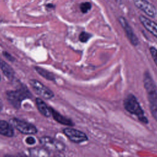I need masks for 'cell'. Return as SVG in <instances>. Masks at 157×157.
Segmentation results:
<instances>
[{
	"mask_svg": "<svg viewBox=\"0 0 157 157\" xmlns=\"http://www.w3.org/2000/svg\"><path fill=\"white\" fill-rule=\"evenodd\" d=\"M144 83L148 95L151 113L155 120L157 121V88L148 72H146L144 75Z\"/></svg>",
	"mask_w": 157,
	"mask_h": 157,
	"instance_id": "cell-1",
	"label": "cell"
},
{
	"mask_svg": "<svg viewBox=\"0 0 157 157\" xmlns=\"http://www.w3.org/2000/svg\"><path fill=\"white\" fill-rule=\"evenodd\" d=\"M123 105L124 109L128 112L135 115L141 122L145 124L148 123V119L145 116L144 110L134 95L132 94H128L123 101Z\"/></svg>",
	"mask_w": 157,
	"mask_h": 157,
	"instance_id": "cell-2",
	"label": "cell"
},
{
	"mask_svg": "<svg viewBox=\"0 0 157 157\" xmlns=\"http://www.w3.org/2000/svg\"><path fill=\"white\" fill-rule=\"evenodd\" d=\"M6 95L9 102L16 109L20 107L21 101L31 96L29 91L24 88H21L16 91H8L6 92Z\"/></svg>",
	"mask_w": 157,
	"mask_h": 157,
	"instance_id": "cell-3",
	"label": "cell"
},
{
	"mask_svg": "<svg viewBox=\"0 0 157 157\" xmlns=\"http://www.w3.org/2000/svg\"><path fill=\"white\" fill-rule=\"evenodd\" d=\"M10 123L23 134H34L37 132V128L33 124L18 118H13L10 119Z\"/></svg>",
	"mask_w": 157,
	"mask_h": 157,
	"instance_id": "cell-4",
	"label": "cell"
},
{
	"mask_svg": "<svg viewBox=\"0 0 157 157\" xmlns=\"http://www.w3.org/2000/svg\"><path fill=\"white\" fill-rule=\"evenodd\" d=\"M39 141L42 146L47 148L48 150L61 151H63L65 148L64 144L63 142L48 136L40 137Z\"/></svg>",
	"mask_w": 157,
	"mask_h": 157,
	"instance_id": "cell-5",
	"label": "cell"
},
{
	"mask_svg": "<svg viewBox=\"0 0 157 157\" xmlns=\"http://www.w3.org/2000/svg\"><path fill=\"white\" fill-rule=\"evenodd\" d=\"M29 83L34 92L42 98L45 99H50L54 96L53 92L39 81L32 79L29 81Z\"/></svg>",
	"mask_w": 157,
	"mask_h": 157,
	"instance_id": "cell-6",
	"label": "cell"
},
{
	"mask_svg": "<svg viewBox=\"0 0 157 157\" xmlns=\"http://www.w3.org/2000/svg\"><path fill=\"white\" fill-rule=\"evenodd\" d=\"M134 5L150 17H155L157 10L155 6L148 0H132Z\"/></svg>",
	"mask_w": 157,
	"mask_h": 157,
	"instance_id": "cell-7",
	"label": "cell"
},
{
	"mask_svg": "<svg viewBox=\"0 0 157 157\" xmlns=\"http://www.w3.org/2000/svg\"><path fill=\"white\" fill-rule=\"evenodd\" d=\"M63 132L70 140L74 143H81L88 140L87 136L83 132L77 129L67 128L63 129Z\"/></svg>",
	"mask_w": 157,
	"mask_h": 157,
	"instance_id": "cell-8",
	"label": "cell"
},
{
	"mask_svg": "<svg viewBox=\"0 0 157 157\" xmlns=\"http://www.w3.org/2000/svg\"><path fill=\"white\" fill-rule=\"evenodd\" d=\"M118 20H119V22L121 24V26L123 28L129 42L132 44V45H135V46L137 45L139 43L138 39L136 37V36L135 35V34H134L133 30L132 29L131 27L130 26V25L128 24V23L125 20V18L124 17H119Z\"/></svg>",
	"mask_w": 157,
	"mask_h": 157,
	"instance_id": "cell-9",
	"label": "cell"
},
{
	"mask_svg": "<svg viewBox=\"0 0 157 157\" xmlns=\"http://www.w3.org/2000/svg\"><path fill=\"white\" fill-rule=\"evenodd\" d=\"M139 20L143 26L147 31L151 33L153 36L157 37V23L145 16L140 15L139 17Z\"/></svg>",
	"mask_w": 157,
	"mask_h": 157,
	"instance_id": "cell-10",
	"label": "cell"
},
{
	"mask_svg": "<svg viewBox=\"0 0 157 157\" xmlns=\"http://www.w3.org/2000/svg\"><path fill=\"white\" fill-rule=\"evenodd\" d=\"M13 133V129L10 123L5 120H0V134L7 137H12Z\"/></svg>",
	"mask_w": 157,
	"mask_h": 157,
	"instance_id": "cell-11",
	"label": "cell"
},
{
	"mask_svg": "<svg viewBox=\"0 0 157 157\" xmlns=\"http://www.w3.org/2000/svg\"><path fill=\"white\" fill-rule=\"evenodd\" d=\"M36 102L39 111L44 116L46 117H49L52 115L51 108L48 107L44 101H42L40 98H36Z\"/></svg>",
	"mask_w": 157,
	"mask_h": 157,
	"instance_id": "cell-12",
	"label": "cell"
},
{
	"mask_svg": "<svg viewBox=\"0 0 157 157\" xmlns=\"http://www.w3.org/2000/svg\"><path fill=\"white\" fill-rule=\"evenodd\" d=\"M31 157H49L48 150L43 147H34L29 150Z\"/></svg>",
	"mask_w": 157,
	"mask_h": 157,
	"instance_id": "cell-13",
	"label": "cell"
},
{
	"mask_svg": "<svg viewBox=\"0 0 157 157\" xmlns=\"http://www.w3.org/2000/svg\"><path fill=\"white\" fill-rule=\"evenodd\" d=\"M52 110V115L53 117V118L58 121V123L64 124V125H68V126H72L73 125V123L71 120L67 118L66 117H64L63 115H61L59 113L56 112V110H53L52 108H51Z\"/></svg>",
	"mask_w": 157,
	"mask_h": 157,
	"instance_id": "cell-14",
	"label": "cell"
},
{
	"mask_svg": "<svg viewBox=\"0 0 157 157\" xmlns=\"http://www.w3.org/2000/svg\"><path fill=\"white\" fill-rule=\"evenodd\" d=\"M0 67L6 77L10 80L13 79L14 77V71L7 63L3 60H0Z\"/></svg>",
	"mask_w": 157,
	"mask_h": 157,
	"instance_id": "cell-15",
	"label": "cell"
},
{
	"mask_svg": "<svg viewBox=\"0 0 157 157\" xmlns=\"http://www.w3.org/2000/svg\"><path fill=\"white\" fill-rule=\"evenodd\" d=\"M36 71L40 74L41 75L42 77H44V78H47V80H53L55 79V77L54 75H53L52 73L41 68V67H35Z\"/></svg>",
	"mask_w": 157,
	"mask_h": 157,
	"instance_id": "cell-16",
	"label": "cell"
},
{
	"mask_svg": "<svg viewBox=\"0 0 157 157\" xmlns=\"http://www.w3.org/2000/svg\"><path fill=\"white\" fill-rule=\"evenodd\" d=\"M80 10L83 13H86L91 8V4L89 2H85L80 4Z\"/></svg>",
	"mask_w": 157,
	"mask_h": 157,
	"instance_id": "cell-17",
	"label": "cell"
},
{
	"mask_svg": "<svg viewBox=\"0 0 157 157\" xmlns=\"http://www.w3.org/2000/svg\"><path fill=\"white\" fill-rule=\"evenodd\" d=\"M91 35L86 32H82L79 36V40L82 42H86L91 37Z\"/></svg>",
	"mask_w": 157,
	"mask_h": 157,
	"instance_id": "cell-18",
	"label": "cell"
},
{
	"mask_svg": "<svg viewBox=\"0 0 157 157\" xmlns=\"http://www.w3.org/2000/svg\"><path fill=\"white\" fill-rule=\"evenodd\" d=\"M150 52L153 59V61L157 66V50L155 47H151L150 48Z\"/></svg>",
	"mask_w": 157,
	"mask_h": 157,
	"instance_id": "cell-19",
	"label": "cell"
},
{
	"mask_svg": "<svg viewBox=\"0 0 157 157\" xmlns=\"http://www.w3.org/2000/svg\"><path fill=\"white\" fill-rule=\"evenodd\" d=\"M26 142L29 145H33L36 143V140L33 137L29 136L26 139Z\"/></svg>",
	"mask_w": 157,
	"mask_h": 157,
	"instance_id": "cell-20",
	"label": "cell"
},
{
	"mask_svg": "<svg viewBox=\"0 0 157 157\" xmlns=\"http://www.w3.org/2000/svg\"><path fill=\"white\" fill-rule=\"evenodd\" d=\"M4 55L9 60H10V61H12V60H13V57H12L11 55H10L8 53L4 52Z\"/></svg>",
	"mask_w": 157,
	"mask_h": 157,
	"instance_id": "cell-21",
	"label": "cell"
},
{
	"mask_svg": "<svg viewBox=\"0 0 157 157\" xmlns=\"http://www.w3.org/2000/svg\"><path fill=\"white\" fill-rule=\"evenodd\" d=\"M2 102H1V99H0V111L1 110V109H2Z\"/></svg>",
	"mask_w": 157,
	"mask_h": 157,
	"instance_id": "cell-22",
	"label": "cell"
},
{
	"mask_svg": "<svg viewBox=\"0 0 157 157\" xmlns=\"http://www.w3.org/2000/svg\"><path fill=\"white\" fill-rule=\"evenodd\" d=\"M53 157H64V156H61V155H56V156H54Z\"/></svg>",
	"mask_w": 157,
	"mask_h": 157,
	"instance_id": "cell-23",
	"label": "cell"
},
{
	"mask_svg": "<svg viewBox=\"0 0 157 157\" xmlns=\"http://www.w3.org/2000/svg\"><path fill=\"white\" fill-rule=\"evenodd\" d=\"M20 157H29V156H26V155H21V156H20Z\"/></svg>",
	"mask_w": 157,
	"mask_h": 157,
	"instance_id": "cell-24",
	"label": "cell"
},
{
	"mask_svg": "<svg viewBox=\"0 0 157 157\" xmlns=\"http://www.w3.org/2000/svg\"><path fill=\"white\" fill-rule=\"evenodd\" d=\"M0 79H1V76H0Z\"/></svg>",
	"mask_w": 157,
	"mask_h": 157,
	"instance_id": "cell-25",
	"label": "cell"
}]
</instances>
